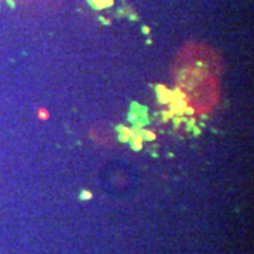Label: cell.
<instances>
[{"label": "cell", "instance_id": "obj_3", "mask_svg": "<svg viewBox=\"0 0 254 254\" xmlns=\"http://www.w3.org/2000/svg\"><path fill=\"white\" fill-rule=\"evenodd\" d=\"M84 199H89V196H92V194H89V192H84Z\"/></svg>", "mask_w": 254, "mask_h": 254}, {"label": "cell", "instance_id": "obj_2", "mask_svg": "<svg viewBox=\"0 0 254 254\" xmlns=\"http://www.w3.org/2000/svg\"><path fill=\"white\" fill-rule=\"evenodd\" d=\"M145 136H147L148 138H151V140H154V138H155V134H154V133H145Z\"/></svg>", "mask_w": 254, "mask_h": 254}, {"label": "cell", "instance_id": "obj_1", "mask_svg": "<svg viewBox=\"0 0 254 254\" xmlns=\"http://www.w3.org/2000/svg\"><path fill=\"white\" fill-rule=\"evenodd\" d=\"M48 117H50L48 110H45L44 107H41L40 110H38V119H40V120H47Z\"/></svg>", "mask_w": 254, "mask_h": 254}]
</instances>
